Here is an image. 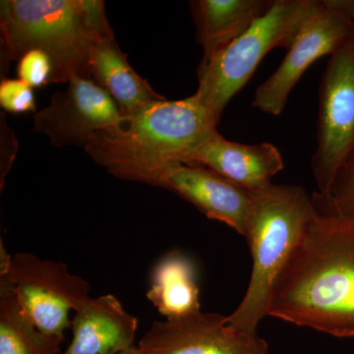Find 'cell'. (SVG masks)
Instances as JSON below:
<instances>
[{
	"label": "cell",
	"instance_id": "cell-1",
	"mask_svg": "<svg viewBox=\"0 0 354 354\" xmlns=\"http://www.w3.org/2000/svg\"><path fill=\"white\" fill-rule=\"evenodd\" d=\"M314 213L272 286L269 316L337 337H354V216L318 193Z\"/></svg>",
	"mask_w": 354,
	"mask_h": 354
},
{
	"label": "cell",
	"instance_id": "cell-2",
	"mask_svg": "<svg viewBox=\"0 0 354 354\" xmlns=\"http://www.w3.org/2000/svg\"><path fill=\"white\" fill-rule=\"evenodd\" d=\"M216 127L194 95L178 101L165 99L120 127L99 133L85 151L118 178L158 186L165 171L186 164Z\"/></svg>",
	"mask_w": 354,
	"mask_h": 354
},
{
	"label": "cell",
	"instance_id": "cell-3",
	"mask_svg": "<svg viewBox=\"0 0 354 354\" xmlns=\"http://www.w3.org/2000/svg\"><path fill=\"white\" fill-rule=\"evenodd\" d=\"M2 62L31 50L50 55L53 83L90 78L88 55L97 41L114 36L101 0H4L0 2Z\"/></svg>",
	"mask_w": 354,
	"mask_h": 354
},
{
	"label": "cell",
	"instance_id": "cell-4",
	"mask_svg": "<svg viewBox=\"0 0 354 354\" xmlns=\"http://www.w3.org/2000/svg\"><path fill=\"white\" fill-rule=\"evenodd\" d=\"M313 213L312 196L301 186L271 183L251 191L245 237L252 254V271L241 304L227 316L230 326L258 335V326L269 316L272 286Z\"/></svg>",
	"mask_w": 354,
	"mask_h": 354
},
{
	"label": "cell",
	"instance_id": "cell-5",
	"mask_svg": "<svg viewBox=\"0 0 354 354\" xmlns=\"http://www.w3.org/2000/svg\"><path fill=\"white\" fill-rule=\"evenodd\" d=\"M321 0H274L264 16L227 48L201 62L195 97L218 127L228 102L252 77L269 51L288 50Z\"/></svg>",
	"mask_w": 354,
	"mask_h": 354
},
{
	"label": "cell",
	"instance_id": "cell-6",
	"mask_svg": "<svg viewBox=\"0 0 354 354\" xmlns=\"http://www.w3.org/2000/svg\"><path fill=\"white\" fill-rule=\"evenodd\" d=\"M0 283L12 290L23 314L37 329L64 339L71 325L70 312L91 297L88 281L72 274L64 263L27 252L11 256L2 243Z\"/></svg>",
	"mask_w": 354,
	"mask_h": 354
},
{
	"label": "cell",
	"instance_id": "cell-7",
	"mask_svg": "<svg viewBox=\"0 0 354 354\" xmlns=\"http://www.w3.org/2000/svg\"><path fill=\"white\" fill-rule=\"evenodd\" d=\"M354 160V36L329 57L320 87L317 148L311 167L318 193L329 196L335 176Z\"/></svg>",
	"mask_w": 354,
	"mask_h": 354
},
{
	"label": "cell",
	"instance_id": "cell-8",
	"mask_svg": "<svg viewBox=\"0 0 354 354\" xmlns=\"http://www.w3.org/2000/svg\"><path fill=\"white\" fill-rule=\"evenodd\" d=\"M353 36L354 0H321L278 69L256 90L254 108L274 116L283 113L304 72L317 59L330 57Z\"/></svg>",
	"mask_w": 354,
	"mask_h": 354
},
{
	"label": "cell",
	"instance_id": "cell-9",
	"mask_svg": "<svg viewBox=\"0 0 354 354\" xmlns=\"http://www.w3.org/2000/svg\"><path fill=\"white\" fill-rule=\"evenodd\" d=\"M55 93L50 106L34 115L35 131L57 148H86L99 133L120 127L127 118L108 93L90 78L75 77Z\"/></svg>",
	"mask_w": 354,
	"mask_h": 354
},
{
	"label": "cell",
	"instance_id": "cell-10",
	"mask_svg": "<svg viewBox=\"0 0 354 354\" xmlns=\"http://www.w3.org/2000/svg\"><path fill=\"white\" fill-rule=\"evenodd\" d=\"M137 346L141 354H271L264 339L232 327L227 316L203 312L156 321Z\"/></svg>",
	"mask_w": 354,
	"mask_h": 354
},
{
	"label": "cell",
	"instance_id": "cell-11",
	"mask_svg": "<svg viewBox=\"0 0 354 354\" xmlns=\"http://www.w3.org/2000/svg\"><path fill=\"white\" fill-rule=\"evenodd\" d=\"M158 187L172 191L207 218L225 223L245 236L251 191L202 165L181 162L165 171Z\"/></svg>",
	"mask_w": 354,
	"mask_h": 354
},
{
	"label": "cell",
	"instance_id": "cell-12",
	"mask_svg": "<svg viewBox=\"0 0 354 354\" xmlns=\"http://www.w3.org/2000/svg\"><path fill=\"white\" fill-rule=\"evenodd\" d=\"M186 164L202 165L249 191L269 185L285 167L281 153L272 144L228 141L218 130L193 150Z\"/></svg>",
	"mask_w": 354,
	"mask_h": 354
},
{
	"label": "cell",
	"instance_id": "cell-13",
	"mask_svg": "<svg viewBox=\"0 0 354 354\" xmlns=\"http://www.w3.org/2000/svg\"><path fill=\"white\" fill-rule=\"evenodd\" d=\"M62 354H118L134 346L138 320L113 295L90 297L75 311Z\"/></svg>",
	"mask_w": 354,
	"mask_h": 354
},
{
	"label": "cell",
	"instance_id": "cell-14",
	"mask_svg": "<svg viewBox=\"0 0 354 354\" xmlns=\"http://www.w3.org/2000/svg\"><path fill=\"white\" fill-rule=\"evenodd\" d=\"M88 72L91 79L111 95L125 118L165 99L133 70L114 36L100 39L93 46Z\"/></svg>",
	"mask_w": 354,
	"mask_h": 354
},
{
	"label": "cell",
	"instance_id": "cell-15",
	"mask_svg": "<svg viewBox=\"0 0 354 354\" xmlns=\"http://www.w3.org/2000/svg\"><path fill=\"white\" fill-rule=\"evenodd\" d=\"M274 0H195L189 6L203 48L201 62L244 34L271 9Z\"/></svg>",
	"mask_w": 354,
	"mask_h": 354
},
{
	"label": "cell",
	"instance_id": "cell-16",
	"mask_svg": "<svg viewBox=\"0 0 354 354\" xmlns=\"http://www.w3.org/2000/svg\"><path fill=\"white\" fill-rule=\"evenodd\" d=\"M146 297L165 320L200 313V290L192 261L179 251L167 253L153 268Z\"/></svg>",
	"mask_w": 354,
	"mask_h": 354
},
{
	"label": "cell",
	"instance_id": "cell-17",
	"mask_svg": "<svg viewBox=\"0 0 354 354\" xmlns=\"http://www.w3.org/2000/svg\"><path fill=\"white\" fill-rule=\"evenodd\" d=\"M64 341L37 329L23 314L12 290L0 283V354H59Z\"/></svg>",
	"mask_w": 354,
	"mask_h": 354
},
{
	"label": "cell",
	"instance_id": "cell-18",
	"mask_svg": "<svg viewBox=\"0 0 354 354\" xmlns=\"http://www.w3.org/2000/svg\"><path fill=\"white\" fill-rule=\"evenodd\" d=\"M18 62V79L30 87L41 88L53 84L55 66L48 53L43 50H31L25 53Z\"/></svg>",
	"mask_w": 354,
	"mask_h": 354
},
{
	"label": "cell",
	"instance_id": "cell-19",
	"mask_svg": "<svg viewBox=\"0 0 354 354\" xmlns=\"http://www.w3.org/2000/svg\"><path fill=\"white\" fill-rule=\"evenodd\" d=\"M0 106L7 113L21 114L36 111L34 91L20 79L4 78L0 83Z\"/></svg>",
	"mask_w": 354,
	"mask_h": 354
},
{
	"label": "cell",
	"instance_id": "cell-20",
	"mask_svg": "<svg viewBox=\"0 0 354 354\" xmlns=\"http://www.w3.org/2000/svg\"><path fill=\"white\" fill-rule=\"evenodd\" d=\"M319 195L337 213L354 216V160L337 174L329 196Z\"/></svg>",
	"mask_w": 354,
	"mask_h": 354
},
{
	"label": "cell",
	"instance_id": "cell-21",
	"mask_svg": "<svg viewBox=\"0 0 354 354\" xmlns=\"http://www.w3.org/2000/svg\"><path fill=\"white\" fill-rule=\"evenodd\" d=\"M118 354H141V351L138 348V346H133L132 348L127 349V351H122V353Z\"/></svg>",
	"mask_w": 354,
	"mask_h": 354
}]
</instances>
